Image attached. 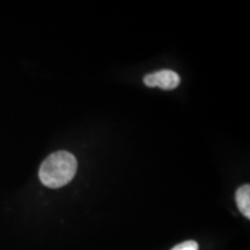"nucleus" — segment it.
<instances>
[{"label":"nucleus","mask_w":250,"mask_h":250,"mask_svg":"<svg viewBox=\"0 0 250 250\" xmlns=\"http://www.w3.org/2000/svg\"><path fill=\"white\" fill-rule=\"evenodd\" d=\"M78 161L72 153L58 151L50 154L40 167L41 182L51 189L66 186L76 176Z\"/></svg>","instance_id":"f257e3e1"},{"label":"nucleus","mask_w":250,"mask_h":250,"mask_svg":"<svg viewBox=\"0 0 250 250\" xmlns=\"http://www.w3.org/2000/svg\"><path fill=\"white\" fill-rule=\"evenodd\" d=\"M181 78L171 70H161L144 77V83L148 87H160L162 89L171 90L180 85Z\"/></svg>","instance_id":"f03ea898"},{"label":"nucleus","mask_w":250,"mask_h":250,"mask_svg":"<svg viewBox=\"0 0 250 250\" xmlns=\"http://www.w3.org/2000/svg\"><path fill=\"white\" fill-rule=\"evenodd\" d=\"M235 201L239 210L246 218H250V186L245 184L237 189L235 193Z\"/></svg>","instance_id":"7ed1b4c3"},{"label":"nucleus","mask_w":250,"mask_h":250,"mask_svg":"<svg viewBox=\"0 0 250 250\" xmlns=\"http://www.w3.org/2000/svg\"><path fill=\"white\" fill-rule=\"evenodd\" d=\"M198 243L195 241H186L183 243H180V245L175 246L171 250H198Z\"/></svg>","instance_id":"20e7f679"}]
</instances>
